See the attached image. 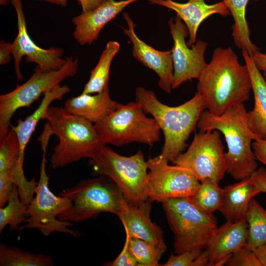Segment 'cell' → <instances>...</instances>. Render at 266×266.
Segmentation results:
<instances>
[{
  "mask_svg": "<svg viewBox=\"0 0 266 266\" xmlns=\"http://www.w3.org/2000/svg\"><path fill=\"white\" fill-rule=\"evenodd\" d=\"M148 172V200L163 202L168 200L189 197L200 182L189 170L180 166L169 165L159 155L147 161Z\"/></svg>",
  "mask_w": 266,
  "mask_h": 266,
  "instance_id": "cell-12",
  "label": "cell"
},
{
  "mask_svg": "<svg viewBox=\"0 0 266 266\" xmlns=\"http://www.w3.org/2000/svg\"><path fill=\"white\" fill-rule=\"evenodd\" d=\"M203 250L202 249H193L176 255L171 253L166 262L161 266H193L195 260Z\"/></svg>",
  "mask_w": 266,
  "mask_h": 266,
  "instance_id": "cell-33",
  "label": "cell"
},
{
  "mask_svg": "<svg viewBox=\"0 0 266 266\" xmlns=\"http://www.w3.org/2000/svg\"><path fill=\"white\" fill-rule=\"evenodd\" d=\"M104 266H138V263L135 260L131 252L128 242L125 239L123 248L117 257L113 261L106 262L104 263Z\"/></svg>",
  "mask_w": 266,
  "mask_h": 266,
  "instance_id": "cell-34",
  "label": "cell"
},
{
  "mask_svg": "<svg viewBox=\"0 0 266 266\" xmlns=\"http://www.w3.org/2000/svg\"><path fill=\"white\" fill-rule=\"evenodd\" d=\"M248 234L245 218L232 222L227 221L216 229L205 248L208 266L226 264L232 254L245 246Z\"/></svg>",
  "mask_w": 266,
  "mask_h": 266,
  "instance_id": "cell-17",
  "label": "cell"
},
{
  "mask_svg": "<svg viewBox=\"0 0 266 266\" xmlns=\"http://www.w3.org/2000/svg\"><path fill=\"white\" fill-rule=\"evenodd\" d=\"M77 0L79 2L80 0Z\"/></svg>",
  "mask_w": 266,
  "mask_h": 266,
  "instance_id": "cell-45",
  "label": "cell"
},
{
  "mask_svg": "<svg viewBox=\"0 0 266 266\" xmlns=\"http://www.w3.org/2000/svg\"><path fill=\"white\" fill-rule=\"evenodd\" d=\"M168 25L173 40L171 53L173 64V80L172 90L193 79H198L207 65L204 53L207 43L199 40L191 46L185 39L189 35L188 29L178 16L170 18Z\"/></svg>",
  "mask_w": 266,
  "mask_h": 266,
  "instance_id": "cell-13",
  "label": "cell"
},
{
  "mask_svg": "<svg viewBox=\"0 0 266 266\" xmlns=\"http://www.w3.org/2000/svg\"><path fill=\"white\" fill-rule=\"evenodd\" d=\"M252 148L257 160L266 166V140L259 138L254 140Z\"/></svg>",
  "mask_w": 266,
  "mask_h": 266,
  "instance_id": "cell-36",
  "label": "cell"
},
{
  "mask_svg": "<svg viewBox=\"0 0 266 266\" xmlns=\"http://www.w3.org/2000/svg\"><path fill=\"white\" fill-rule=\"evenodd\" d=\"M49 141L47 138L40 141L42 157L39 179L35 196L27 206L26 222L20 226L19 232L21 233L27 229H36L46 237L54 232L77 237L79 233L69 229L73 226L72 223L62 221L58 219L71 206V202L67 198L56 196L49 187V177L45 170L46 154Z\"/></svg>",
  "mask_w": 266,
  "mask_h": 266,
  "instance_id": "cell-9",
  "label": "cell"
},
{
  "mask_svg": "<svg viewBox=\"0 0 266 266\" xmlns=\"http://www.w3.org/2000/svg\"><path fill=\"white\" fill-rule=\"evenodd\" d=\"M124 18L128 25L124 33L133 44V57L144 66L153 70L159 76V87L166 93L172 90L173 64L171 51H160L141 40L134 31L135 25L129 14L124 12Z\"/></svg>",
  "mask_w": 266,
  "mask_h": 266,
  "instance_id": "cell-15",
  "label": "cell"
},
{
  "mask_svg": "<svg viewBox=\"0 0 266 266\" xmlns=\"http://www.w3.org/2000/svg\"><path fill=\"white\" fill-rule=\"evenodd\" d=\"M10 3L15 9L17 18L18 32L12 43V55L14 59L18 81L23 79L20 64L24 56L27 63H36L44 70H54L61 68L66 62V59L63 58L64 50L54 47L45 49L37 46L28 33L21 0H10Z\"/></svg>",
  "mask_w": 266,
  "mask_h": 266,
  "instance_id": "cell-14",
  "label": "cell"
},
{
  "mask_svg": "<svg viewBox=\"0 0 266 266\" xmlns=\"http://www.w3.org/2000/svg\"><path fill=\"white\" fill-rule=\"evenodd\" d=\"M247 112L244 103L220 115L205 109L197 125L199 131L217 130L224 135L228 148L224 154L226 173L237 180L250 177L257 169L252 143L258 138L248 126Z\"/></svg>",
  "mask_w": 266,
  "mask_h": 266,
  "instance_id": "cell-3",
  "label": "cell"
},
{
  "mask_svg": "<svg viewBox=\"0 0 266 266\" xmlns=\"http://www.w3.org/2000/svg\"><path fill=\"white\" fill-rule=\"evenodd\" d=\"M138 0H105L94 9L74 17V38L81 46L91 45L103 27L126 6Z\"/></svg>",
  "mask_w": 266,
  "mask_h": 266,
  "instance_id": "cell-16",
  "label": "cell"
},
{
  "mask_svg": "<svg viewBox=\"0 0 266 266\" xmlns=\"http://www.w3.org/2000/svg\"><path fill=\"white\" fill-rule=\"evenodd\" d=\"M252 57L259 70L266 73V52L261 53L259 51L252 56Z\"/></svg>",
  "mask_w": 266,
  "mask_h": 266,
  "instance_id": "cell-38",
  "label": "cell"
},
{
  "mask_svg": "<svg viewBox=\"0 0 266 266\" xmlns=\"http://www.w3.org/2000/svg\"><path fill=\"white\" fill-rule=\"evenodd\" d=\"M10 3V0H0V4L1 5H6Z\"/></svg>",
  "mask_w": 266,
  "mask_h": 266,
  "instance_id": "cell-43",
  "label": "cell"
},
{
  "mask_svg": "<svg viewBox=\"0 0 266 266\" xmlns=\"http://www.w3.org/2000/svg\"><path fill=\"white\" fill-rule=\"evenodd\" d=\"M135 95V101L153 117L163 133L164 143L159 155L173 163L187 147V141L205 109L201 95L197 92L190 100L175 106L164 104L153 91L142 87L136 88Z\"/></svg>",
  "mask_w": 266,
  "mask_h": 266,
  "instance_id": "cell-2",
  "label": "cell"
},
{
  "mask_svg": "<svg viewBox=\"0 0 266 266\" xmlns=\"http://www.w3.org/2000/svg\"><path fill=\"white\" fill-rule=\"evenodd\" d=\"M209 180L200 182L196 192L189 198L199 207L211 214L218 210L223 199L224 189Z\"/></svg>",
  "mask_w": 266,
  "mask_h": 266,
  "instance_id": "cell-29",
  "label": "cell"
},
{
  "mask_svg": "<svg viewBox=\"0 0 266 266\" xmlns=\"http://www.w3.org/2000/svg\"><path fill=\"white\" fill-rule=\"evenodd\" d=\"M258 194L251 177L227 185L224 188L222 201L218 210L228 221H239L245 218L251 200Z\"/></svg>",
  "mask_w": 266,
  "mask_h": 266,
  "instance_id": "cell-22",
  "label": "cell"
},
{
  "mask_svg": "<svg viewBox=\"0 0 266 266\" xmlns=\"http://www.w3.org/2000/svg\"><path fill=\"white\" fill-rule=\"evenodd\" d=\"M27 206L21 200L18 188L14 185L7 203L0 208V233L7 226L11 231H19L20 225L26 222Z\"/></svg>",
  "mask_w": 266,
  "mask_h": 266,
  "instance_id": "cell-28",
  "label": "cell"
},
{
  "mask_svg": "<svg viewBox=\"0 0 266 266\" xmlns=\"http://www.w3.org/2000/svg\"><path fill=\"white\" fill-rule=\"evenodd\" d=\"M168 224L174 236V252L205 249L218 228L217 218L196 205L189 197L163 203Z\"/></svg>",
  "mask_w": 266,
  "mask_h": 266,
  "instance_id": "cell-6",
  "label": "cell"
},
{
  "mask_svg": "<svg viewBox=\"0 0 266 266\" xmlns=\"http://www.w3.org/2000/svg\"><path fill=\"white\" fill-rule=\"evenodd\" d=\"M59 196L68 199L71 206L58 219L72 223L94 218L102 212L118 217L127 201L115 182L104 175L81 181L62 190Z\"/></svg>",
  "mask_w": 266,
  "mask_h": 266,
  "instance_id": "cell-5",
  "label": "cell"
},
{
  "mask_svg": "<svg viewBox=\"0 0 266 266\" xmlns=\"http://www.w3.org/2000/svg\"><path fill=\"white\" fill-rule=\"evenodd\" d=\"M129 249L138 266H157L165 252L159 246L150 242L126 236Z\"/></svg>",
  "mask_w": 266,
  "mask_h": 266,
  "instance_id": "cell-31",
  "label": "cell"
},
{
  "mask_svg": "<svg viewBox=\"0 0 266 266\" xmlns=\"http://www.w3.org/2000/svg\"><path fill=\"white\" fill-rule=\"evenodd\" d=\"M70 92L66 85H59L53 89L45 93L38 107L24 120L19 119L15 126H10V129L17 135L20 146L21 157L24 159L25 151L38 122L43 119L51 103L56 100H61L63 96Z\"/></svg>",
  "mask_w": 266,
  "mask_h": 266,
  "instance_id": "cell-23",
  "label": "cell"
},
{
  "mask_svg": "<svg viewBox=\"0 0 266 266\" xmlns=\"http://www.w3.org/2000/svg\"><path fill=\"white\" fill-rule=\"evenodd\" d=\"M145 113L140 103L131 102L94 125L106 144L122 146L135 142L152 146L160 140L161 130Z\"/></svg>",
  "mask_w": 266,
  "mask_h": 266,
  "instance_id": "cell-8",
  "label": "cell"
},
{
  "mask_svg": "<svg viewBox=\"0 0 266 266\" xmlns=\"http://www.w3.org/2000/svg\"><path fill=\"white\" fill-rule=\"evenodd\" d=\"M120 48V44L117 41H109L107 43L97 65L91 71L89 79L82 91L83 93H100L108 87L111 64Z\"/></svg>",
  "mask_w": 266,
  "mask_h": 266,
  "instance_id": "cell-25",
  "label": "cell"
},
{
  "mask_svg": "<svg viewBox=\"0 0 266 266\" xmlns=\"http://www.w3.org/2000/svg\"><path fill=\"white\" fill-rule=\"evenodd\" d=\"M43 120L59 140L50 159L54 168L66 166L83 158L94 159L106 147L93 123L64 107L50 106Z\"/></svg>",
  "mask_w": 266,
  "mask_h": 266,
  "instance_id": "cell-4",
  "label": "cell"
},
{
  "mask_svg": "<svg viewBox=\"0 0 266 266\" xmlns=\"http://www.w3.org/2000/svg\"><path fill=\"white\" fill-rule=\"evenodd\" d=\"M151 201L147 200L136 205L126 201L118 217L126 236L150 242L165 250L166 245L161 228L150 218Z\"/></svg>",
  "mask_w": 266,
  "mask_h": 266,
  "instance_id": "cell-18",
  "label": "cell"
},
{
  "mask_svg": "<svg viewBox=\"0 0 266 266\" xmlns=\"http://www.w3.org/2000/svg\"><path fill=\"white\" fill-rule=\"evenodd\" d=\"M122 105L111 99L108 87L95 95L82 93L78 96L71 97L65 101L64 107L69 112L95 124Z\"/></svg>",
  "mask_w": 266,
  "mask_h": 266,
  "instance_id": "cell-21",
  "label": "cell"
},
{
  "mask_svg": "<svg viewBox=\"0 0 266 266\" xmlns=\"http://www.w3.org/2000/svg\"><path fill=\"white\" fill-rule=\"evenodd\" d=\"M52 258L43 254L25 251L12 246L0 244V266H53Z\"/></svg>",
  "mask_w": 266,
  "mask_h": 266,
  "instance_id": "cell-27",
  "label": "cell"
},
{
  "mask_svg": "<svg viewBox=\"0 0 266 266\" xmlns=\"http://www.w3.org/2000/svg\"><path fill=\"white\" fill-rule=\"evenodd\" d=\"M12 44L5 42L3 40L0 41V65H3L8 63L10 60V55L12 54Z\"/></svg>",
  "mask_w": 266,
  "mask_h": 266,
  "instance_id": "cell-37",
  "label": "cell"
},
{
  "mask_svg": "<svg viewBox=\"0 0 266 266\" xmlns=\"http://www.w3.org/2000/svg\"><path fill=\"white\" fill-rule=\"evenodd\" d=\"M89 165L93 175L113 180L127 202L137 205L148 200V164L141 150L124 156L106 146L98 157L90 159Z\"/></svg>",
  "mask_w": 266,
  "mask_h": 266,
  "instance_id": "cell-7",
  "label": "cell"
},
{
  "mask_svg": "<svg viewBox=\"0 0 266 266\" xmlns=\"http://www.w3.org/2000/svg\"><path fill=\"white\" fill-rule=\"evenodd\" d=\"M249 0H222L233 16L232 36L235 46L252 56L259 51L250 39V30L246 19V9Z\"/></svg>",
  "mask_w": 266,
  "mask_h": 266,
  "instance_id": "cell-24",
  "label": "cell"
},
{
  "mask_svg": "<svg viewBox=\"0 0 266 266\" xmlns=\"http://www.w3.org/2000/svg\"><path fill=\"white\" fill-rule=\"evenodd\" d=\"M39 1H44L49 3L58 5L61 6L65 7L67 5V0H36Z\"/></svg>",
  "mask_w": 266,
  "mask_h": 266,
  "instance_id": "cell-42",
  "label": "cell"
},
{
  "mask_svg": "<svg viewBox=\"0 0 266 266\" xmlns=\"http://www.w3.org/2000/svg\"><path fill=\"white\" fill-rule=\"evenodd\" d=\"M105 0H80L79 3L82 7V12L92 10L101 4Z\"/></svg>",
  "mask_w": 266,
  "mask_h": 266,
  "instance_id": "cell-39",
  "label": "cell"
},
{
  "mask_svg": "<svg viewBox=\"0 0 266 266\" xmlns=\"http://www.w3.org/2000/svg\"><path fill=\"white\" fill-rule=\"evenodd\" d=\"M59 69L46 71L38 66L30 78L12 91L0 96V141L10 130V121L19 108L29 107L42 94L60 85L65 79L74 76L78 68V59L67 57Z\"/></svg>",
  "mask_w": 266,
  "mask_h": 266,
  "instance_id": "cell-10",
  "label": "cell"
},
{
  "mask_svg": "<svg viewBox=\"0 0 266 266\" xmlns=\"http://www.w3.org/2000/svg\"><path fill=\"white\" fill-rule=\"evenodd\" d=\"M24 159L21 157L19 141L16 133L10 129L0 141V172H13L23 167Z\"/></svg>",
  "mask_w": 266,
  "mask_h": 266,
  "instance_id": "cell-30",
  "label": "cell"
},
{
  "mask_svg": "<svg viewBox=\"0 0 266 266\" xmlns=\"http://www.w3.org/2000/svg\"><path fill=\"white\" fill-rule=\"evenodd\" d=\"M259 194L266 193V169L260 167L250 176Z\"/></svg>",
  "mask_w": 266,
  "mask_h": 266,
  "instance_id": "cell-35",
  "label": "cell"
},
{
  "mask_svg": "<svg viewBox=\"0 0 266 266\" xmlns=\"http://www.w3.org/2000/svg\"><path fill=\"white\" fill-rule=\"evenodd\" d=\"M248 234L245 246L255 251L266 244V209L253 198L246 214Z\"/></svg>",
  "mask_w": 266,
  "mask_h": 266,
  "instance_id": "cell-26",
  "label": "cell"
},
{
  "mask_svg": "<svg viewBox=\"0 0 266 266\" xmlns=\"http://www.w3.org/2000/svg\"><path fill=\"white\" fill-rule=\"evenodd\" d=\"M209 258L208 254L204 249L195 260L193 266H208Z\"/></svg>",
  "mask_w": 266,
  "mask_h": 266,
  "instance_id": "cell-40",
  "label": "cell"
},
{
  "mask_svg": "<svg viewBox=\"0 0 266 266\" xmlns=\"http://www.w3.org/2000/svg\"><path fill=\"white\" fill-rule=\"evenodd\" d=\"M224 154L218 131H199L173 164L188 169L200 182L209 180L219 184L226 173Z\"/></svg>",
  "mask_w": 266,
  "mask_h": 266,
  "instance_id": "cell-11",
  "label": "cell"
},
{
  "mask_svg": "<svg viewBox=\"0 0 266 266\" xmlns=\"http://www.w3.org/2000/svg\"><path fill=\"white\" fill-rule=\"evenodd\" d=\"M248 69L253 93L254 106L247 112L248 126L258 138L266 140V79L256 66L252 56L242 51Z\"/></svg>",
  "mask_w": 266,
  "mask_h": 266,
  "instance_id": "cell-20",
  "label": "cell"
},
{
  "mask_svg": "<svg viewBox=\"0 0 266 266\" xmlns=\"http://www.w3.org/2000/svg\"><path fill=\"white\" fill-rule=\"evenodd\" d=\"M148 1L150 4L162 6L176 12L177 16L188 29L189 46L196 42L199 27L204 20L214 14L225 16L230 14L223 1L211 4H207L205 0H188L185 3L172 0H148Z\"/></svg>",
  "mask_w": 266,
  "mask_h": 266,
  "instance_id": "cell-19",
  "label": "cell"
},
{
  "mask_svg": "<svg viewBox=\"0 0 266 266\" xmlns=\"http://www.w3.org/2000/svg\"><path fill=\"white\" fill-rule=\"evenodd\" d=\"M254 252L262 266H266V244L258 248Z\"/></svg>",
  "mask_w": 266,
  "mask_h": 266,
  "instance_id": "cell-41",
  "label": "cell"
},
{
  "mask_svg": "<svg viewBox=\"0 0 266 266\" xmlns=\"http://www.w3.org/2000/svg\"><path fill=\"white\" fill-rule=\"evenodd\" d=\"M264 77L266 79V73H264Z\"/></svg>",
  "mask_w": 266,
  "mask_h": 266,
  "instance_id": "cell-44",
  "label": "cell"
},
{
  "mask_svg": "<svg viewBox=\"0 0 266 266\" xmlns=\"http://www.w3.org/2000/svg\"><path fill=\"white\" fill-rule=\"evenodd\" d=\"M226 265L228 266H262L255 252L245 247L232 254Z\"/></svg>",
  "mask_w": 266,
  "mask_h": 266,
  "instance_id": "cell-32",
  "label": "cell"
},
{
  "mask_svg": "<svg viewBox=\"0 0 266 266\" xmlns=\"http://www.w3.org/2000/svg\"><path fill=\"white\" fill-rule=\"evenodd\" d=\"M197 92L205 109L220 115L249 99L252 85L247 66L240 63L231 47L215 49L198 79Z\"/></svg>",
  "mask_w": 266,
  "mask_h": 266,
  "instance_id": "cell-1",
  "label": "cell"
}]
</instances>
